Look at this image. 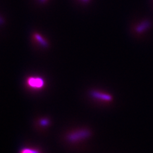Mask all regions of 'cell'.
I'll list each match as a JSON object with an SVG mask.
<instances>
[{
    "instance_id": "1",
    "label": "cell",
    "mask_w": 153,
    "mask_h": 153,
    "mask_svg": "<svg viewBox=\"0 0 153 153\" xmlns=\"http://www.w3.org/2000/svg\"><path fill=\"white\" fill-rule=\"evenodd\" d=\"M93 99L102 102H111L113 100L112 96L108 93L99 90H93L90 93Z\"/></svg>"
},
{
    "instance_id": "2",
    "label": "cell",
    "mask_w": 153,
    "mask_h": 153,
    "mask_svg": "<svg viewBox=\"0 0 153 153\" xmlns=\"http://www.w3.org/2000/svg\"><path fill=\"white\" fill-rule=\"evenodd\" d=\"M91 136V132L88 129H81L71 133L69 136V140L71 141H78L86 139Z\"/></svg>"
},
{
    "instance_id": "3",
    "label": "cell",
    "mask_w": 153,
    "mask_h": 153,
    "mask_svg": "<svg viewBox=\"0 0 153 153\" xmlns=\"http://www.w3.org/2000/svg\"><path fill=\"white\" fill-rule=\"evenodd\" d=\"M28 83L33 88H40L43 86L44 82L43 80L40 78L31 77L28 79Z\"/></svg>"
},
{
    "instance_id": "4",
    "label": "cell",
    "mask_w": 153,
    "mask_h": 153,
    "mask_svg": "<svg viewBox=\"0 0 153 153\" xmlns=\"http://www.w3.org/2000/svg\"><path fill=\"white\" fill-rule=\"evenodd\" d=\"M34 38L38 42L39 44L44 48H47L48 47V43L45 39L38 33H35L33 35Z\"/></svg>"
},
{
    "instance_id": "5",
    "label": "cell",
    "mask_w": 153,
    "mask_h": 153,
    "mask_svg": "<svg viewBox=\"0 0 153 153\" xmlns=\"http://www.w3.org/2000/svg\"><path fill=\"white\" fill-rule=\"evenodd\" d=\"M4 22H5V21H4V18L2 16H0V25H3L4 23Z\"/></svg>"
},
{
    "instance_id": "6",
    "label": "cell",
    "mask_w": 153,
    "mask_h": 153,
    "mask_svg": "<svg viewBox=\"0 0 153 153\" xmlns=\"http://www.w3.org/2000/svg\"><path fill=\"white\" fill-rule=\"evenodd\" d=\"M23 153H33L32 151H30V150H25L23 152Z\"/></svg>"
},
{
    "instance_id": "7",
    "label": "cell",
    "mask_w": 153,
    "mask_h": 153,
    "mask_svg": "<svg viewBox=\"0 0 153 153\" xmlns=\"http://www.w3.org/2000/svg\"><path fill=\"white\" fill-rule=\"evenodd\" d=\"M40 2H45L47 0H39Z\"/></svg>"
},
{
    "instance_id": "8",
    "label": "cell",
    "mask_w": 153,
    "mask_h": 153,
    "mask_svg": "<svg viewBox=\"0 0 153 153\" xmlns=\"http://www.w3.org/2000/svg\"><path fill=\"white\" fill-rule=\"evenodd\" d=\"M82 1H85V2H87V1H88V0H82Z\"/></svg>"
}]
</instances>
